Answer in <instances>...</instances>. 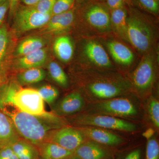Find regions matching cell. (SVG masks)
Segmentation results:
<instances>
[{
    "mask_svg": "<svg viewBox=\"0 0 159 159\" xmlns=\"http://www.w3.org/2000/svg\"><path fill=\"white\" fill-rule=\"evenodd\" d=\"M108 147L86 140L74 151V154L81 159H110L113 158V154Z\"/></svg>",
    "mask_w": 159,
    "mask_h": 159,
    "instance_id": "obj_13",
    "label": "cell"
},
{
    "mask_svg": "<svg viewBox=\"0 0 159 159\" xmlns=\"http://www.w3.org/2000/svg\"><path fill=\"white\" fill-rule=\"evenodd\" d=\"M77 17L76 6L61 14L52 15L49 20L47 30L52 33H59L71 27Z\"/></svg>",
    "mask_w": 159,
    "mask_h": 159,
    "instance_id": "obj_16",
    "label": "cell"
},
{
    "mask_svg": "<svg viewBox=\"0 0 159 159\" xmlns=\"http://www.w3.org/2000/svg\"><path fill=\"white\" fill-rule=\"evenodd\" d=\"M77 125L134 132L137 130L136 125L132 122L116 117L99 114H88L80 115L74 120Z\"/></svg>",
    "mask_w": 159,
    "mask_h": 159,
    "instance_id": "obj_5",
    "label": "cell"
},
{
    "mask_svg": "<svg viewBox=\"0 0 159 159\" xmlns=\"http://www.w3.org/2000/svg\"><path fill=\"white\" fill-rule=\"evenodd\" d=\"M36 147L41 159H65L74 155V152L50 142H43Z\"/></svg>",
    "mask_w": 159,
    "mask_h": 159,
    "instance_id": "obj_18",
    "label": "cell"
},
{
    "mask_svg": "<svg viewBox=\"0 0 159 159\" xmlns=\"http://www.w3.org/2000/svg\"><path fill=\"white\" fill-rule=\"evenodd\" d=\"M86 138L78 128L64 127L54 131L48 142L55 143L67 150L74 152L85 142Z\"/></svg>",
    "mask_w": 159,
    "mask_h": 159,
    "instance_id": "obj_10",
    "label": "cell"
},
{
    "mask_svg": "<svg viewBox=\"0 0 159 159\" xmlns=\"http://www.w3.org/2000/svg\"><path fill=\"white\" fill-rule=\"evenodd\" d=\"M46 73L42 69L34 68L27 69L18 75V79L22 84L36 83L44 79Z\"/></svg>",
    "mask_w": 159,
    "mask_h": 159,
    "instance_id": "obj_24",
    "label": "cell"
},
{
    "mask_svg": "<svg viewBox=\"0 0 159 159\" xmlns=\"http://www.w3.org/2000/svg\"><path fill=\"white\" fill-rule=\"evenodd\" d=\"M83 52L88 61L93 65L101 69L113 68V65L107 52L97 41H87L84 44Z\"/></svg>",
    "mask_w": 159,
    "mask_h": 159,
    "instance_id": "obj_11",
    "label": "cell"
},
{
    "mask_svg": "<svg viewBox=\"0 0 159 159\" xmlns=\"http://www.w3.org/2000/svg\"><path fill=\"white\" fill-rule=\"evenodd\" d=\"M52 14L40 13L31 6L20 4L15 12L14 27L19 33L38 29L48 22Z\"/></svg>",
    "mask_w": 159,
    "mask_h": 159,
    "instance_id": "obj_6",
    "label": "cell"
},
{
    "mask_svg": "<svg viewBox=\"0 0 159 159\" xmlns=\"http://www.w3.org/2000/svg\"><path fill=\"white\" fill-rule=\"evenodd\" d=\"M49 74L56 83L62 87L68 85V79L66 74L59 64L54 62H50L48 66Z\"/></svg>",
    "mask_w": 159,
    "mask_h": 159,
    "instance_id": "obj_25",
    "label": "cell"
},
{
    "mask_svg": "<svg viewBox=\"0 0 159 159\" xmlns=\"http://www.w3.org/2000/svg\"><path fill=\"white\" fill-rule=\"evenodd\" d=\"M44 44L43 40L40 38H29L20 43L16 48V53L22 57L43 48Z\"/></svg>",
    "mask_w": 159,
    "mask_h": 159,
    "instance_id": "obj_23",
    "label": "cell"
},
{
    "mask_svg": "<svg viewBox=\"0 0 159 159\" xmlns=\"http://www.w3.org/2000/svg\"><path fill=\"white\" fill-rule=\"evenodd\" d=\"M146 159H159V145L156 139H148L146 145Z\"/></svg>",
    "mask_w": 159,
    "mask_h": 159,
    "instance_id": "obj_31",
    "label": "cell"
},
{
    "mask_svg": "<svg viewBox=\"0 0 159 159\" xmlns=\"http://www.w3.org/2000/svg\"><path fill=\"white\" fill-rule=\"evenodd\" d=\"M11 147L19 159H40L36 146L25 140H18Z\"/></svg>",
    "mask_w": 159,
    "mask_h": 159,
    "instance_id": "obj_22",
    "label": "cell"
},
{
    "mask_svg": "<svg viewBox=\"0 0 159 159\" xmlns=\"http://www.w3.org/2000/svg\"><path fill=\"white\" fill-rule=\"evenodd\" d=\"M0 159H19L11 146L0 148Z\"/></svg>",
    "mask_w": 159,
    "mask_h": 159,
    "instance_id": "obj_33",
    "label": "cell"
},
{
    "mask_svg": "<svg viewBox=\"0 0 159 159\" xmlns=\"http://www.w3.org/2000/svg\"><path fill=\"white\" fill-rule=\"evenodd\" d=\"M1 109L11 119L18 134L35 146L48 142L53 132L64 125L62 120L52 113L34 116L24 112L12 104Z\"/></svg>",
    "mask_w": 159,
    "mask_h": 159,
    "instance_id": "obj_1",
    "label": "cell"
},
{
    "mask_svg": "<svg viewBox=\"0 0 159 159\" xmlns=\"http://www.w3.org/2000/svg\"><path fill=\"white\" fill-rule=\"evenodd\" d=\"M142 150L140 148L132 151L125 156L124 159H141Z\"/></svg>",
    "mask_w": 159,
    "mask_h": 159,
    "instance_id": "obj_37",
    "label": "cell"
},
{
    "mask_svg": "<svg viewBox=\"0 0 159 159\" xmlns=\"http://www.w3.org/2000/svg\"><path fill=\"white\" fill-rule=\"evenodd\" d=\"M6 1H7V0H0V5H1V4H2V3L5 2H6Z\"/></svg>",
    "mask_w": 159,
    "mask_h": 159,
    "instance_id": "obj_42",
    "label": "cell"
},
{
    "mask_svg": "<svg viewBox=\"0 0 159 159\" xmlns=\"http://www.w3.org/2000/svg\"><path fill=\"white\" fill-rule=\"evenodd\" d=\"M104 3L110 10L120 9L128 4L126 0H105Z\"/></svg>",
    "mask_w": 159,
    "mask_h": 159,
    "instance_id": "obj_34",
    "label": "cell"
},
{
    "mask_svg": "<svg viewBox=\"0 0 159 159\" xmlns=\"http://www.w3.org/2000/svg\"><path fill=\"white\" fill-rule=\"evenodd\" d=\"M75 0H56L53 9L52 15L64 13L75 7Z\"/></svg>",
    "mask_w": 159,
    "mask_h": 159,
    "instance_id": "obj_28",
    "label": "cell"
},
{
    "mask_svg": "<svg viewBox=\"0 0 159 159\" xmlns=\"http://www.w3.org/2000/svg\"><path fill=\"white\" fill-rule=\"evenodd\" d=\"M106 45L113 59L119 64L129 66L134 62L133 52L124 44L116 40H110Z\"/></svg>",
    "mask_w": 159,
    "mask_h": 159,
    "instance_id": "obj_15",
    "label": "cell"
},
{
    "mask_svg": "<svg viewBox=\"0 0 159 159\" xmlns=\"http://www.w3.org/2000/svg\"><path fill=\"white\" fill-rule=\"evenodd\" d=\"M8 41V30L6 25H3L0 27V64L6 56Z\"/></svg>",
    "mask_w": 159,
    "mask_h": 159,
    "instance_id": "obj_30",
    "label": "cell"
},
{
    "mask_svg": "<svg viewBox=\"0 0 159 159\" xmlns=\"http://www.w3.org/2000/svg\"><path fill=\"white\" fill-rule=\"evenodd\" d=\"M9 3L8 0L0 5V27L3 24L6 16L9 13Z\"/></svg>",
    "mask_w": 159,
    "mask_h": 159,
    "instance_id": "obj_35",
    "label": "cell"
},
{
    "mask_svg": "<svg viewBox=\"0 0 159 159\" xmlns=\"http://www.w3.org/2000/svg\"><path fill=\"white\" fill-rule=\"evenodd\" d=\"M127 85L120 79H95L88 84L87 89L92 97L107 100L117 98L125 94Z\"/></svg>",
    "mask_w": 159,
    "mask_h": 159,
    "instance_id": "obj_8",
    "label": "cell"
},
{
    "mask_svg": "<svg viewBox=\"0 0 159 159\" xmlns=\"http://www.w3.org/2000/svg\"><path fill=\"white\" fill-rule=\"evenodd\" d=\"M39 0H20V3H23V5L28 6H34Z\"/></svg>",
    "mask_w": 159,
    "mask_h": 159,
    "instance_id": "obj_38",
    "label": "cell"
},
{
    "mask_svg": "<svg viewBox=\"0 0 159 159\" xmlns=\"http://www.w3.org/2000/svg\"><path fill=\"white\" fill-rule=\"evenodd\" d=\"M56 0H39L31 7L43 14H52V9Z\"/></svg>",
    "mask_w": 159,
    "mask_h": 159,
    "instance_id": "obj_32",
    "label": "cell"
},
{
    "mask_svg": "<svg viewBox=\"0 0 159 159\" xmlns=\"http://www.w3.org/2000/svg\"><path fill=\"white\" fill-rule=\"evenodd\" d=\"M143 55L134 71L132 78L134 87L142 93L148 92L152 88L156 78L159 61L158 50L155 47Z\"/></svg>",
    "mask_w": 159,
    "mask_h": 159,
    "instance_id": "obj_4",
    "label": "cell"
},
{
    "mask_svg": "<svg viewBox=\"0 0 159 159\" xmlns=\"http://www.w3.org/2000/svg\"><path fill=\"white\" fill-rule=\"evenodd\" d=\"M148 112L149 117L153 125L159 128V102L157 99L152 98L148 105Z\"/></svg>",
    "mask_w": 159,
    "mask_h": 159,
    "instance_id": "obj_29",
    "label": "cell"
},
{
    "mask_svg": "<svg viewBox=\"0 0 159 159\" xmlns=\"http://www.w3.org/2000/svg\"><path fill=\"white\" fill-rule=\"evenodd\" d=\"M75 1H76V3L77 2L80 4L83 2H84L86 0H75Z\"/></svg>",
    "mask_w": 159,
    "mask_h": 159,
    "instance_id": "obj_41",
    "label": "cell"
},
{
    "mask_svg": "<svg viewBox=\"0 0 159 159\" xmlns=\"http://www.w3.org/2000/svg\"><path fill=\"white\" fill-rule=\"evenodd\" d=\"M126 2H127V4H128V5H130V0H126Z\"/></svg>",
    "mask_w": 159,
    "mask_h": 159,
    "instance_id": "obj_43",
    "label": "cell"
},
{
    "mask_svg": "<svg viewBox=\"0 0 159 159\" xmlns=\"http://www.w3.org/2000/svg\"><path fill=\"white\" fill-rule=\"evenodd\" d=\"M110 159H114L113 158H111Z\"/></svg>",
    "mask_w": 159,
    "mask_h": 159,
    "instance_id": "obj_44",
    "label": "cell"
},
{
    "mask_svg": "<svg viewBox=\"0 0 159 159\" xmlns=\"http://www.w3.org/2000/svg\"><path fill=\"white\" fill-rule=\"evenodd\" d=\"M91 113L107 115L114 117H134L138 114V110L129 99L113 98L102 100L91 107Z\"/></svg>",
    "mask_w": 159,
    "mask_h": 159,
    "instance_id": "obj_7",
    "label": "cell"
},
{
    "mask_svg": "<svg viewBox=\"0 0 159 159\" xmlns=\"http://www.w3.org/2000/svg\"><path fill=\"white\" fill-rule=\"evenodd\" d=\"M78 129L86 138L108 147H116L125 142V139L122 137L103 129L87 126Z\"/></svg>",
    "mask_w": 159,
    "mask_h": 159,
    "instance_id": "obj_12",
    "label": "cell"
},
{
    "mask_svg": "<svg viewBox=\"0 0 159 159\" xmlns=\"http://www.w3.org/2000/svg\"><path fill=\"white\" fill-rule=\"evenodd\" d=\"M84 104L82 95L78 92H73L63 97L55 106L54 110L58 116H70L82 110Z\"/></svg>",
    "mask_w": 159,
    "mask_h": 159,
    "instance_id": "obj_14",
    "label": "cell"
},
{
    "mask_svg": "<svg viewBox=\"0 0 159 159\" xmlns=\"http://www.w3.org/2000/svg\"><path fill=\"white\" fill-rule=\"evenodd\" d=\"M53 49L56 56L63 62H68L74 55V46L70 39L68 36L57 38L54 41Z\"/></svg>",
    "mask_w": 159,
    "mask_h": 159,
    "instance_id": "obj_21",
    "label": "cell"
},
{
    "mask_svg": "<svg viewBox=\"0 0 159 159\" xmlns=\"http://www.w3.org/2000/svg\"><path fill=\"white\" fill-rule=\"evenodd\" d=\"M154 131L153 129L151 128L148 129L147 130L145 131L143 134V136L146 139H149L152 138L153 136Z\"/></svg>",
    "mask_w": 159,
    "mask_h": 159,
    "instance_id": "obj_39",
    "label": "cell"
},
{
    "mask_svg": "<svg viewBox=\"0 0 159 159\" xmlns=\"http://www.w3.org/2000/svg\"><path fill=\"white\" fill-rule=\"evenodd\" d=\"M19 139L11 119L0 111V148L11 146Z\"/></svg>",
    "mask_w": 159,
    "mask_h": 159,
    "instance_id": "obj_17",
    "label": "cell"
},
{
    "mask_svg": "<svg viewBox=\"0 0 159 159\" xmlns=\"http://www.w3.org/2000/svg\"><path fill=\"white\" fill-rule=\"evenodd\" d=\"M47 56V51L43 48L30 54L22 56L18 60L16 64L19 68L25 70L39 68L45 63Z\"/></svg>",
    "mask_w": 159,
    "mask_h": 159,
    "instance_id": "obj_20",
    "label": "cell"
},
{
    "mask_svg": "<svg viewBox=\"0 0 159 159\" xmlns=\"http://www.w3.org/2000/svg\"><path fill=\"white\" fill-rule=\"evenodd\" d=\"M37 90L43 101L49 104L54 103L59 96L57 89L51 85L43 86Z\"/></svg>",
    "mask_w": 159,
    "mask_h": 159,
    "instance_id": "obj_26",
    "label": "cell"
},
{
    "mask_svg": "<svg viewBox=\"0 0 159 159\" xmlns=\"http://www.w3.org/2000/svg\"><path fill=\"white\" fill-rule=\"evenodd\" d=\"M126 19L127 42L143 54L154 48L157 39L155 26L146 15L128 5Z\"/></svg>",
    "mask_w": 159,
    "mask_h": 159,
    "instance_id": "obj_2",
    "label": "cell"
},
{
    "mask_svg": "<svg viewBox=\"0 0 159 159\" xmlns=\"http://www.w3.org/2000/svg\"><path fill=\"white\" fill-rule=\"evenodd\" d=\"M127 16V8L126 6L120 9L110 10L111 29L119 37L126 41Z\"/></svg>",
    "mask_w": 159,
    "mask_h": 159,
    "instance_id": "obj_19",
    "label": "cell"
},
{
    "mask_svg": "<svg viewBox=\"0 0 159 159\" xmlns=\"http://www.w3.org/2000/svg\"><path fill=\"white\" fill-rule=\"evenodd\" d=\"M76 11L84 19L89 28L99 33H107L111 30L110 10L100 0H86L80 4Z\"/></svg>",
    "mask_w": 159,
    "mask_h": 159,
    "instance_id": "obj_3",
    "label": "cell"
},
{
    "mask_svg": "<svg viewBox=\"0 0 159 159\" xmlns=\"http://www.w3.org/2000/svg\"><path fill=\"white\" fill-rule=\"evenodd\" d=\"M65 159H81L80 158L74 155L72 156L69 157Z\"/></svg>",
    "mask_w": 159,
    "mask_h": 159,
    "instance_id": "obj_40",
    "label": "cell"
},
{
    "mask_svg": "<svg viewBox=\"0 0 159 159\" xmlns=\"http://www.w3.org/2000/svg\"><path fill=\"white\" fill-rule=\"evenodd\" d=\"M44 102L37 90L23 89L16 91L11 104L24 112L42 116L48 113L45 109Z\"/></svg>",
    "mask_w": 159,
    "mask_h": 159,
    "instance_id": "obj_9",
    "label": "cell"
},
{
    "mask_svg": "<svg viewBox=\"0 0 159 159\" xmlns=\"http://www.w3.org/2000/svg\"><path fill=\"white\" fill-rule=\"evenodd\" d=\"M9 3V17H13L18 6L20 3V0H8Z\"/></svg>",
    "mask_w": 159,
    "mask_h": 159,
    "instance_id": "obj_36",
    "label": "cell"
},
{
    "mask_svg": "<svg viewBox=\"0 0 159 159\" xmlns=\"http://www.w3.org/2000/svg\"><path fill=\"white\" fill-rule=\"evenodd\" d=\"M142 10L154 15H157L159 11V0H134Z\"/></svg>",
    "mask_w": 159,
    "mask_h": 159,
    "instance_id": "obj_27",
    "label": "cell"
}]
</instances>
